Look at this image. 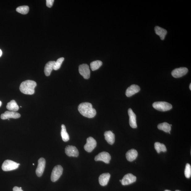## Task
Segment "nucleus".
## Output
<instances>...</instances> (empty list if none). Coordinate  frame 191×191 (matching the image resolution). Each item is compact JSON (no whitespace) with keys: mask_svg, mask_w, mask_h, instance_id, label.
<instances>
[{"mask_svg":"<svg viewBox=\"0 0 191 191\" xmlns=\"http://www.w3.org/2000/svg\"><path fill=\"white\" fill-rule=\"evenodd\" d=\"M78 111L83 116L91 118L96 114V111L93 108L92 105L89 102H84L80 104L78 107Z\"/></svg>","mask_w":191,"mask_h":191,"instance_id":"nucleus-1","label":"nucleus"},{"mask_svg":"<svg viewBox=\"0 0 191 191\" xmlns=\"http://www.w3.org/2000/svg\"><path fill=\"white\" fill-rule=\"evenodd\" d=\"M36 86V83L33 80H27L22 82L19 87L22 93L26 95H31L35 93V89Z\"/></svg>","mask_w":191,"mask_h":191,"instance_id":"nucleus-2","label":"nucleus"},{"mask_svg":"<svg viewBox=\"0 0 191 191\" xmlns=\"http://www.w3.org/2000/svg\"><path fill=\"white\" fill-rule=\"evenodd\" d=\"M153 106L158 111L165 112L171 110L172 108V105L166 102H156L154 103Z\"/></svg>","mask_w":191,"mask_h":191,"instance_id":"nucleus-3","label":"nucleus"},{"mask_svg":"<svg viewBox=\"0 0 191 191\" xmlns=\"http://www.w3.org/2000/svg\"><path fill=\"white\" fill-rule=\"evenodd\" d=\"M19 163L9 160L5 161L2 165V169L4 171H8L16 169L19 168Z\"/></svg>","mask_w":191,"mask_h":191,"instance_id":"nucleus-4","label":"nucleus"},{"mask_svg":"<svg viewBox=\"0 0 191 191\" xmlns=\"http://www.w3.org/2000/svg\"><path fill=\"white\" fill-rule=\"evenodd\" d=\"M63 168L62 166L58 165L55 166L53 168L51 173V179L53 182H56L62 175Z\"/></svg>","mask_w":191,"mask_h":191,"instance_id":"nucleus-5","label":"nucleus"},{"mask_svg":"<svg viewBox=\"0 0 191 191\" xmlns=\"http://www.w3.org/2000/svg\"><path fill=\"white\" fill-rule=\"evenodd\" d=\"M97 142L95 139L91 137L87 139V143L84 146L85 150L87 152L90 153L96 148Z\"/></svg>","mask_w":191,"mask_h":191,"instance_id":"nucleus-6","label":"nucleus"},{"mask_svg":"<svg viewBox=\"0 0 191 191\" xmlns=\"http://www.w3.org/2000/svg\"><path fill=\"white\" fill-rule=\"evenodd\" d=\"M79 71L81 75L85 79H89L90 76V70L89 66L86 64L80 65L79 67Z\"/></svg>","mask_w":191,"mask_h":191,"instance_id":"nucleus-7","label":"nucleus"},{"mask_svg":"<svg viewBox=\"0 0 191 191\" xmlns=\"http://www.w3.org/2000/svg\"><path fill=\"white\" fill-rule=\"evenodd\" d=\"M111 157L110 154L107 152L104 151L99 153L95 157L96 161H102L106 163H109L111 160Z\"/></svg>","mask_w":191,"mask_h":191,"instance_id":"nucleus-8","label":"nucleus"},{"mask_svg":"<svg viewBox=\"0 0 191 191\" xmlns=\"http://www.w3.org/2000/svg\"><path fill=\"white\" fill-rule=\"evenodd\" d=\"M188 68L186 67H180L176 68L171 72L172 76L175 78H179L187 74L188 72Z\"/></svg>","mask_w":191,"mask_h":191,"instance_id":"nucleus-9","label":"nucleus"},{"mask_svg":"<svg viewBox=\"0 0 191 191\" xmlns=\"http://www.w3.org/2000/svg\"><path fill=\"white\" fill-rule=\"evenodd\" d=\"M46 164L45 159L44 158H40L38 161V165L36 170V173L38 177H41L45 171Z\"/></svg>","mask_w":191,"mask_h":191,"instance_id":"nucleus-10","label":"nucleus"},{"mask_svg":"<svg viewBox=\"0 0 191 191\" xmlns=\"http://www.w3.org/2000/svg\"><path fill=\"white\" fill-rule=\"evenodd\" d=\"M136 177L131 173H128L125 175L121 180L122 185H124L131 184L136 180Z\"/></svg>","mask_w":191,"mask_h":191,"instance_id":"nucleus-11","label":"nucleus"},{"mask_svg":"<svg viewBox=\"0 0 191 191\" xmlns=\"http://www.w3.org/2000/svg\"><path fill=\"white\" fill-rule=\"evenodd\" d=\"M21 115L18 112L11 111H6L1 115V118L3 120L9 119L10 118L18 119Z\"/></svg>","mask_w":191,"mask_h":191,"instance_id":"nucleus-12","label":"nucleus"},{"mask_svg":"<svg viewBox=\"0 0 191 191\" xmlns=\"http://www.w3.org/2000/svg\"><path fill=\"white\" fill-rule=\"evenodd\" d=\"M65 153L69 156L78 157L79 153L75 146H68L65 148Z\"/></svg>","mask_w":191,"mask_h":191,"instance_id":"nucleus-13","label":"nucleus"},{"mask_svg":"<svg viewBox=\"0 0 191 191\" xmlns=\"http://www.w3.org/2000/svg\"><path fill=\"white\" fill-rule=\"evenodd\" d=\"M140 90V88L138 85L133 84L127 88L126 91V95L127 97H129L138 93Z\"/></svg>","mask_w":191,"mask_h":191,"instance_id":"nucleus-14","label":"nucleus"},{"mask_svg":"<svg viewBox=\"0 0 191 191\" xmlns=\"http://www.w3.org/2000/svg\"><path fill=\"white\" fill-rule=\"evenodd\" d=\"M129 117V124L132 128H136L137 125L136 123V115L134 113L131 108H129L128 111Z\"/></svg>","mask_w":191,"mask_h":191,"instance_id":"nucleus-15","label":"nucleus"},{"mask_svg":"<svg viewBox=\"0 0 191 191\" xmlns=\"http://www.w3.org/2000/svg\"><path fill=\"white\" fill-rule=\"evenodd\" d=\"M138 155V151L135 149H131L127 152L126 154V156L127 160L132 162L135 160Z\"/></svg>","mask_w":191,"mask_h":191,"instance_id":"nucleus-16","label":"nucleus"},{"mask_svg":"<svg viewBox=\"0 0 191 191\" xmlns=\"http://www.w3.org/2000/svg\"><path fill=\"white\" fill-rule=\"evenodd\" d=\"M111 177V175L109 173H104L100 176L99 182L100 185L103 186L106 185Z\"/></svg>","mask_w":191,"mask_h":191,"instance_id":"nucleus-17","label":"nucleus"},{"mask_svg":"<svg viewBox=\"0 0 191 191\" xmlns=\"http://www.w3.org/2000/svg\"><path fill=\"white\" fill-rule=\"evenodd\" d=\"M105 139L109 144L112 145L114 143L115 136L114 134L111 131H107L104 134Z\"/></svg>","mask_w":191,"mask_h":191,"instance_id":"nucleus-18","label":"nucleus"},{"mask_svg":"<svg viewBox=\"0 0 191 191\" xmlns=\"http://www.w3.org/2000/svg\"><path fill=\"white\" fill-rule=\"evenodd\" d=\"M55 62V61H50L46 64L45 68V73L46 76H49L50 75L51 72L53 70Z\"/></svg>","mask_w":191,"mask_h":191,"instance_id":"nucleus-19","label":"nucleus"},{"mask_svg":"<svg viewBox=\"0 0 191 191\" xmlns=\"http://www.w3.org/2000/svg\"><path fill=\"white\" fill-rule=\"evenodd\" d=\"M154 29H155V33L160 36L161 40H164L165 36L167 33V31L164 29L157 26L155 27Z\"/></svg>","mask_w":191,"mask_h":191,"instance_id":"nucleus-20","label":"nucleus"},{"mask_svg":"<svg viewBox=\"0 0 191 191\" xmlns=\"http://www.w3.org/2000/svg\"><path fill=\"white\" fill-rule=\"evenodd\" d=\"M6 108L9 111L16 112L18 111L19 107L15 100H12L7 104Z\"/></svg>","mask_w":191,"mask_h":191,"instance_id":"nucleus-21","label":"nucleus"},{"mask_svg":"<svg viewBox=\"0 0 191 191\" xmlns=\"http://www.w3.org/2000/svg\"><path fill=\"white\" fill-rule=\"evenodd\" d=\"M61 136L62 140L64 142H67L69 140L70 137L67 133L66 129L64 125L62 124L61 126Z\"/></svg>","mask_w":191,"mask_h":191,"instance_id":"nucleus-22","label":"nucleus"},{"mask_svg":"<svg viewBox=\"0 0 191 191\" xmlns=\"http://www.w3.org/2000/svg\"><path fill=\"white\" fill-rule=\"evenodd\" d=\"M158 128L160 130L163 131L166 133H168L171 130V126L167 122H163V123L159 124Z\"/></svg>","mask_w":191,"mask_h":191,"instance_id":"nucleus-23","label":"nucleus"},{"mask_svg":"<svg viewBox=\"0 0 191 191\" xmlns=\"http://www.w3.org/2000/svg\"><path fill=\"white\" fill-rule=\"evenodd\" d=\"M154 146L155 150L158 153H160L161 151L165 152L167 151V149L164 144L156 142L154 144Z\"/></svg>","mask_w":191,"mask_h":191,"instance_id":"nucleus-24","label":"nucleus"},{"mask_svg":"<svg viewBox=\"0 0 191 191\" xmlns=\"http://www.w3.org/2000/svg\"><path fill=\"white\" fill-rule=\"evenodd\" d=\"M102 65L101 61L97 60L93 61L90 63V67L92 71H95L99 69Z\"/></svg>","mask_w":191,"mask_h":191,"instance_id":"nucleus-25","label":"nucleus"},{"mask_svg":"<svg viewBox=\"0 0 191 191\" xmlns=\"http://www.w3.org/2000/svg\"><path fill=\"white\" fill-rule=\"evenodd\" d=\"M16 11L19 13L25 15L28 13L29 8L28 6H19L16 8Z\"/></svg>","mask_w":191,"mask_h":191,"instance_id":"nucleus-26","label":"nucleus"},{"mask_svg":"<svg viewBox=\"0 0 191 191\" xmlns=\"http://www.w3.org/2000/svg\"><path fill=\"white\" fill-rule=\"evenodd\" d=\"M64 60V58L63 57L58 58L55 62L53 70H57L59 69Z\"/></svg>","mask_w":191,"mask_h":191,"instance_id":"nucleus-27","label":"nucleus"},{"mask_svg":"<svg viewBox=\"0 0 191 191\" xmlns=\"http://www.w3.org/2000/svg\"><path fill=\"white\" fill-rule=\"evenodd\" d=\"M185 177L189 178L191 176V167L189 163H187L185 166Z\"/></svg>","mask_w":191,"mask_h":191,"instance_id":"nucleus-28","label":"nucleus"},{"mask_svg":"<svg viewBox=\"0 0 191 191\" xmlns=\"http://www.w3.org/2000/svg\"><path fill=\"white\" fill-rule=\"evenodd\" d=\"M54 2V0H47V1H46V6H47L48 8H51L53 6Z\"/></svg>","mask_w":191,"mask_h":191,"instance_id":"nucleus-29","label":"nucleus"},{"mask_svg":"<svg viewBox=\"0 0 191 191\" xmlns=\"http://www.w3.org/2000/svg\"><path fill=\"white\" fill-rule=\"evenodd\" d=\"M13 191H23V190L19 187H15L13 189Z\"/></svg>","mask_w":191,"mask_h":191,"instance_id":"nucleus-30","label":"nucleus"},{"mask_svg":"<svg viewBox=\"0 0 191 191\" xmlns=\"http://www.w3.org/2000/svg\"><path fill=\"white\" fill-rule=\"evenodd\" d=\"M2 51L1 49H0V57H1V56L2 55Z\"/></svg>","mask_w":191,"mask_h":191,"instance_id":"nucleus-31","label":"nucleus"},{"mask_svg":"<svg viewBox=\"0 0 191 191\" xmlns=\"http://www.w3.org/2000/svg\"><path fill=\"white\" fill-rule=\"evenodd\" d=\"M189 88L190 90H191V84L190 83V86H189Z\"/></svg>","mask_w":191,"mask_h":191,"instance_id":"nucleus-32","label":"nucleus"},{"mask_svg":"<svg viewBox=\"0 0 191 191\" xmlns=\"http://www.w3.org/2000/svg\"><path fill=\"white\" fill-rule=\"evenodd\" d=\"M2 103L1 101H0V107H1V106H2Z\"/></svg>","mask_w":191,"mask_h":191,"instance_id":"nucleus-33","label":"nucleus"},{"mask_svg":"<svg viewBox=\"0 0 191 191\" xmlns=\"http://www.w3.org/2000/svg\"><path fill=\"white\" fill-rule=\"evenodd\" d=\"M165 191H171L169 190H165Z\"/></svg>","mask_w":191,"mask_h":191,"instance_id":"nucleus-34","label":"nucleus"},{"mask_svg":"<svg viewBox=\"0 0 191 191\" xmlns=\"http://www.w3.org/2000/svg\"><path fill=\"white\" fill-rule=\"evenodd\" d=\"M175 191H180V190H176Z\"/></svg>","mask_w":191,"mask_h":191,"instance_id":"nucleus-35","label":"nucleus"},{"mask_svg":"<svg viewBox=\"0 0 191 191\" xmlns=\"http://www.w3.org/2000/svg\"><path fill=\"white\" fill-rule=\"evenodd\" d=\"M120 182H121V180H120Z\"/></svg>","mask_w":191,"mask_h":191,"instance_id":"nucleus-36","label":"nucleus"},{"mask_svg":"<svg viewBox=\"0 0 191 191\" xmlns=\"http://www.w3.org/2000/svg\"><path fill=\"white\" fill-rule=\"evenodd\" d=\"M33 165H34V163H33Z\"/></svg>","mask_w":191,"mask_h":191,"instance_id":"nucleus-37","label":"nucleus"}]
</instances>
